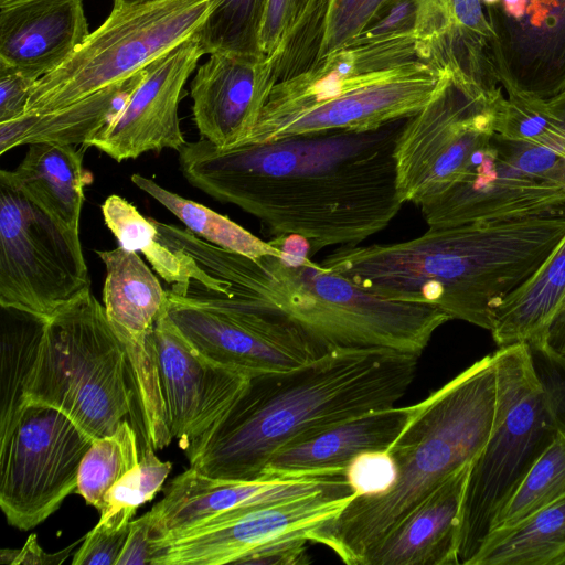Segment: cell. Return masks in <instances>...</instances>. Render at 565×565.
Segmentation results:
<instances>
[{"mask_svg":"<svg viewBox=\"0 0 565 565\" xmlns=\"http://www.w3.org/2000/svg\"><path fill=\"white\" fill-rule=\"evenodd\" d=\"M405 119L370 131L327 130L222 149L206 139L179 151L185 179L258 218L274 236L306 239L312 254L353 246L403 206L394 150Z\"/></svg>","mask_w":565,"mask_h":565,"instance_id":"cell-1","label":"cell"},{"mask_svg":"<svg viewBox=\"0 0 565 565\" xmlns=\"http://www.w3.org/2000/svg\"><path fill=\"white\" fill-rule=\"evenodd\" d=\"M417 355L335 350L297 369L263 373L185 451L210 478L258 480L270 458L343 422L393 407L412 384Z\"/></svg>","mask_w":565,"mask_h":565,"instance_id":"cell-2","label":"cell"},{"mask_svg":"<svg viewBox=\"0 0 565 565\" xmlns=\"http://www.w3.org/2000/svg\"><path fill=\"white\" fill-rule=\"evenodd\" d=\"M565 237V210L522 220L428 228L413 239L353 246L348 278L382 298L430 305L490 331L495 308Z\"/></svg>","mask_w":565,"mask_h":565,"instance_id":"cell-3","label":"cell"},{"mask_svg":"<svg viewBox=\"0 0 565 565\" xmlns=\"http://www.w3.org/2000/svg\"><path fill=\"white\" fill-rule=\"evenodd\" d=\"M177 246L203 285L285 317L326 352L392 350L419 356L434 332L451 320L430 305L373 295L307 254L250 258L191 232L181 234Z\"/></svg>","mask_w":565,"mask_h":565,"instance_id":"cell-4","label":"cell"},{"mask_svg":"<svg viewBox=\"0 0 565 565\" xmlns=\"http://www.w3.org/2000/svg\"><path fill=\"white\" fill-rule=\"evenodd\" d=\"M495 399L491 354L412 405L405 427L387 448L398 469L395 486L381 495L355 497L313 530L309 542L323 544L348 565H366L406 515L480 452L492 428Z\"/></svg>","mask_w":565,"mask_h":565,"instance_id":"cell-5","label":"cell"},{"mask_svg":"<svg viewBox=\"0 0 565 565\" xmlns=\"http://www.w3.org/2000/svg\"><path fill=\"white\" fill-rule=\"evenodd\" d=\"M446 72L426 61L414 33L354 39L306 73L273 86L244 143L334 129H379L415 115Z\"/></svg>","mask_w":565,"mask_h":565,"instance_id":"cell-6","label":"cell"},{"mask_svg":"<svg viewBox=\"0 0 565 565\" xmlns=\"http://www.w3.org/2000/svg\"><path fill=\"white\" fill-rule=\"evenodd\" d=\"M492 358L495 411L490 435L470 463L462 494L459 565L470 564L530 468L564 429L530 345L500 347Z\"/></svg>","mask_w":565,"mask_h":565,"instance_id":"cell-7","label":"cell"},{"mask_svg":"<svg viewBox=\"0 0 565 565\" xmlns=\"http://www.w3.org/2000/svg\"><path fill=\"white\" fill-rule=\"evenodd\" d=\"M28 396L62 411L93 439L131 413L135 422L127 356L90 288L46 319Z\"/></svg>","mask_w":565,"mask_h":565,"instance_id":"cell-8","label":"cell"},{"mask_svg":"<svg viewBox=\"0 0 565 565\" xmlns=\"http://www.w3.org/2000/svg\"><path fill=\"white\" fill-rule=\"evenodd\" d=\"M216 0H161L114 8L108 18L32 90L26 114L71 105L122 82L194 34Z\"/></svg>","mask_w":565,"mask_h":565,"instance_id":"cell-9","label":"cell"},{"mask_svg":"<svg viewBox=\"0 0 565 565\" xmlns=\"http://www.w3.org/2000/svg\"><path fill=\"white\" fill-rule=\"evenodd\" d=\"M504 96L446 72L415 115L405 119L394 159L403 203L420 205L458 182L494 135Z\"/></svg>","mask_w":565,"mask_h":565,"instance_id":"cell-10","label":"cell"},{"mask_svg":"<svg viewBox=\"0 0 565 565\" xmlns=\"http://www.w3.org/2000/svg\"><path fill=\"white\" fill-rule=\"evenodd\" d=\"M90 287L79 232L0 179V305L49 319Z\"/></svg>","mask_w":565,"mask_h":565,"instance_id":"cell-11","label":"cell"},{"mask_svg":"<svg viewBox=\"0 0 565 565\" xmlns=\"http://www.w3.org/2000/svg\"><path fill=\"white\" fill-rule=\"evenodd\" d=\"M167 312L204 355L249 376L294 370L328 353L285 317L210 290L168 294Z\"/></svg>","mask_w":565,"mask_h":565,"instance_id":"cell-12","label":"cell"},{"mask_svg":"<svg viewBox=\"0 0 565 565\" xmlns=\"http://www.w3.org/2000/svg\"><path fill=\"white\" fill-rule=\"evenodd\" d=\"M93 438L62 411L30 403L0 444V507L7 522L28 531L75 492Z\"/></svg>","mask_w":565,"mask_h":565,"instance_id":"cell-13","label":"cell"},{"mask_svg":"<svg viewBox=\"0 0 565 565\" xmlns=\"http://www.w3.org/2000/svg\"><path fill=\"white\" fill-rule=\"evenodd\" d=\"M516 142L494 132L463 177L418 205L428 228L545 216L565 210V183L535 173Z\"/></svg>","mask_w":565,"mask_h":565,"instance_id":"cell-14","label":"cell"},{"mask_svg":"<svg viewBox=\"0 0 565 565\" xmlns=\"http://www.w3.org/2000/svg\"><path fill=\"white\" fill-rule=\"evenodd\" d=\"M106 267L103 303L129 366L136 424L153 449L170 436L157 366L153 329L168 303L166 291L137 252L118 246L97 252Z\"/></svg>","mask_w":565,"mask_h":565,"instance_id":"cell-15","label":"cell"},{"mask_svg":"<svg viewBox=\"0 0 565 565\" xmlns=\"http://www.w3.org/2000/svg\"><path fill=\"white\" fill-rule=\"evenodd\" d=\"M356 494L324 491L227 512L152 540L151 565H223L287 536H305L334 519Z\"/></svg>","mask_w":565,"mask_h":565,"instance_id":"cell-16","label":"cell"},{"mask_svg":"<svg viewBox=\"0 0 565 565\" xmlns=\"http://www.w3.org/2000/svg\"><path fill=\"white\" fill-rule=\"evenodd\" d=\"M491 60L508 96L545 98L565 87V0L483 6Z\"/></svg>","mask_w":565,"mask_h":565,"instance_id":"cell-17","label":"cell"},{"mask_svg":"<svg viewBox=\"0 0 565 565\" xmlns=\"http://www.w3.org/2000/svg\"><path fill=\"white\" fill-rule=\"evenodd\" d=\"M153 340L168 429L186 450L230 408L250 376L204 355L173 323L167 307L156 321Z\"/></svg>","mask_w":565,"mask_h":565,"instance_id":"cell-18","label":"cell"},{"mask_svg":"<svg viewBox=\"0 0 565 565\" xmlns=\"http://www.w3.org/2000/svg\"><path fill=\"white\" fill-rule=\"evenodd\" d=\"M204 55L192 34L142 70V75L116 117L86 147L116 161L135 159L148 151L186 143L180 128L182 89Z\"/></svg>","mask_w":565,"mask_h":565,"instance_id":"cell-19","label":"cell"},{"mask_svg":"<svg viewBox=\"0 0 565 565\" xmlns=\"http://www.w3.org/2000/svg\"><path fill=\"white\" fill-rule=\"evenodd\" d=\"M351 490L344 475L244 481L210 478L189 468L168 482L163 498L150 510L152 540L227 512L324 491Z\"/></svg>","mask_w":565,"mask_h":565,"instance_id":"cell-20","label":"cell"},{"mask_svg":"<svg viewBox=\"0 0 565 565\" xmlns=\"http://www.w3.org/2000/svg\"><path fill=\"white\" fill-rule=\"evenodd\" d=\"M271 89L263 55L215 52L191 84L192 111L202 137L222 149L244 143Z\"/></svg>","mask_w":565,"mask_h":565,"instance_id":"cell-21","label":"cell"},{"mask_svg":"<svg viewBox=\"0 0 565 565\" xmlns=\"http://www.w3.org/2000/svg\"><path fill=\"white\" fill-rule=\"evenodd\" d=\"M89 33L82 0H29L0 8V64L39 81Z\"/></svg>","mask_w":565,"mask_h":565,"instance_id":"cell-22","label":"cell"},{"mask_svg":"<svg viewBox=\"0 0 565 565\" xmlns=\"http://www.w3.org/2000/svg\"><path fill=\"white\" fill-rule=\"evenodd\" d=\"M414 34L436 68L486 89H500L481 0H417Z\"/></svg>","mask_w":565,"mask_h":565,"instance_id":"cell-23","label":"cell"},{"mask_svg":"<svg viewBox=\"0 0 565 565\" xmlns=\"http://www.w3.org/2000/svg\"><path fill=\"white\" fill-rule=\"evenodd\" d=\"M411 406L374 411L343 422L275 454L258 480H289L344 475L359 454L385 450L405 427Z\"/></svg>","mask_w":565,"mask_h":565,"instance_id":"cell-24","label":"cell"},{"mask_svg":"<svg viewBox=\"0 0 565 565\" xmlns=\"http://www.w3.org/2000/svg\"><path fill=\"white\" fill-rule=\"evenodd\" d=\"M470 463L452 472L406 515L366 565H459L460 505Z\"/></svg>","mask_w":565,"mask_h":565,"instance_id":"cell-25","label":"cell"},{"mask_svg":"<svg viewBox=\"0 0 565 565\" xmlns=\"http://www.w3.org/2000/svg\"><path fill=\"white\" fill-rule=\"evenodd\" d=\"M0 179L23 193L60 224L79 232L84 188L92 175L83 168V152L73 145H29L21 163L1 170Z\"/></svg>","mask_w":565,"mask_h":565,"instance_id":"cell-26","label":"cell"},{"mask_svg":"<svg viewBox=\"0 0 565 565\" xmlns=\"http://www.w3.org/2000/svg\"><path fill=\"white\" fill-rule=\"evenodd\" d=\"M142 71L65 107L0 124V154L39 142L86 145L120 111Z\"/></svg>","mask_w":565,"mask_h":565,"instance_id":"cell-27","label":"cell"},{"mask_svg":"<svg viewBox=\"0 0 565 565\" xmlns=\"http://www.w3.org/2000/svg\"><path fill=\"white\" fill-rule=\"evenodd\" d=\"M565 307V237L548 258L493 311L490 332L499 347L526 343L546 352L548 329Z\"/></svg>","mask_w":565,"mask_h":565,"instance_id":"cell-28","label":"cell"},{"mask_svg":"<svg viewBox=\"0 0 565 565\" xmlns=\"http://www.w3.org/2000/svg\"><path fill=\"white\" fill-rule=\"evenodd\" d=\"M469 565H565V495L489 533Z\"/></svg>","mask_w":565,"mask_h":565,"instance_id":"cell-29","label":"cell"},{"mask_svg":"<svg viewBox=\"0 0 565 565\" xmlns=\"http://www.w3.org/2000/svg\"><path fill=\"white\" fill-rule=\"evenodd\" d=\"M0 353V444L29 405V385L44 331V319L2 308Z\"/></svg>","mask_w":565,"mask_h":565,"instance_id":"cell-30","label":"cell"},{"mask_svg":"<svg viewBox=\"0 0 565 565\" xmlns=\"http://www.w3.org/2000/svg\"><path fill=\"white\" fill-rule=\"evenodd\" d=\"M131 181L173 213L191 233L210 244L250 258L282 254L270 242L258 238L228 217L170 192L151 179L132 174Z\"/></svg>","mask_w":565,"mask_h":565,"instance_id":"cell-31","label":"cell"},{"mask_svg":"<svg viewBox=\"0 0 565 565\" xmlns=\"http://www.w3.org/2000/svg\"><path fill=\"white\" fill-rule=\"evenodd\" d=\"M102 213L119 246L143 254L164 281L173 285L185 279L182 255L163 243L154 220L145 217L135 205L116 194L105 200Z\"/></svg>","mask_w":565,"mask_h":565,"instance_id":"cell-32","label":"cell"},{"mask_svg":"<svg viewBox=\"0 0 565 565\" xmlns=\"http://www.w3.org/2000/svg\"><path fill=\"white\" fill-rule=\"evenodd\" d=\"M495 131L543 146L565 160V87L545 98L504 97Z\"/></svg>","mask_w":565,"mask_h":565,"instance_id":"cell-33","label":"cell"},{"mask_svg":"<svg viewBox=\"0 0 565 565\" xmlns=\"http://www.w3.org/2000/svg\"><path fill=\"white\" fill-rule=\"evenodd\" d=\"M139 460L136 430L124 419L113 434L93 440L81 463L75 492L100 511L107 492Z\"/></svg>","mask_w":565,"mask_h":565,"instance_id":"cell-34","label":"cell"},{"mask_svg":"<svg viewBox=\"0 0 565 565\" xmlns=\"http://www.w3.org/2000/svg\"><path fill=\"white\" fill-rule=\"evenodd\" d=\"M565 495V430L535 460L492 529L512 526Z\"/></svg>","mask_w":565,"mask_h":565,"instance_id":"cell-35","label":"cell"},{"mask_svg":"<svg viewBox=\"0 0 565 565\" xmlns=\"http://www.w3.org/2000/svg\"><path fill=\"white\" fill-rule=\"evenodd\" d=\"M267 0H216L194 33L203 54L262 55L259 34Z\"/></svg>","mask_w":565,"mask_h":565,"instance_id":"cell-36","label":"cell"},{"mask_svg":"<svg viewBox=\"0 0 565 565\" xmlns=\"http://www.w3.org/2000/svg\"><path fill=\"white\" fill-rule=\"evenodd\" d=\"M331 0H312L266 58L273 86L309 71L321 57Z\"/></svg>","mask_w":565,"mask_h":565,"instance_id":"cell-37","label":"cell"},{"mask_svg":"<svg viewBox=\"0 0 565 565\" xmlns=\"http://www.w3.org/2000/svg\"><path fill=\"white\" fill-rule=\"evenodd\" d=\"M171 468V462L160 460L154 449L145 445L139 463L107 492L98 523L127 526L136 510L162 489Z\"/></svg>","mask_w":565,"mask_h":565,"instance_id":"cell-38","label":"cell"},{"mask_svg":"<svg viewBox=\"0 0 565 565\" xmlns=\"http://www.w3.org/2000/svg\"><path fill=\"white\" fill-rule=\"evenodd\" d=\"M388 1L331 0L321 57L358 38Z\"/></svg>","mask_w":565,"mask_h":565,"instance_id":"cell-39","label":"cell"},{"mask_svg":"<svg viewBox=\"0 0 565 565\" xmlns=\"http://www.w3.org/2000/svg\"><path fill=\"white\" fill-rule=\"evenodd\" d=\"M344 477L356 497H375L388 492L397 482L395 459L385 450H370L355 456Z\"/></svg>","mask_w":565,"mask_h":565,"instance_id":"cell-40","label":"cell"},{"mask_svg":"<svg viewBox=\"0 0 565 565\" xmlns=\"http://www.w3.org/2000/svg\"><path fill=\"white\" fill-rule=\"evenodd\" d=\"M129 531L127 526L117 529L97 524L83 537L75 552L73 565H116Z\"/></svg>","mask_w":565,"mask_h":565,"instance_id":"cell-41","label":"cell"},{"mask_svg":"<svg viewBox=\"0 0 565 565\" xmlns=\"http://www.w3.org/2000/svg\"><path fill=\"white\" fill-rule=\"evenodd\" d=\"M312 0H267L259 34V49L268 57L284 34Z\"/></svg>","mask_w":565,"mask_h":565,"instance_id":"cell-42","label":"cell"},{"mask_svg":"<svg viewBox=\"0 0 565 565\" xmlns=\"http://www.w3.org/2000/svg\"><path fill=\"white\" fill-rule=\"evenodd\" d=\"M416 20L417 0H391L355 39L377 40L411 34L414 33Z\"/></svg>","mask_w":565,"mask_h":565,"instance_id":"cell-43","label":"cell"},{"mask_svg":"<svg viewBox=\"0 0 565 565\" xmlns=\"http://www.w3.org/2000/svg\"><path fill=\"white\" fill-rule=\"evenodd\" d=\"M38 81L0 64V124L26 114L32 90Z\"/></svg>","mask_w":565,"mask_h":565,"instance_id":"cell-44","label":"cell"},{"mask_svg":"<svg viewBox=\"0 0 565 565\" xmlns=\"http://www.w3.org/2000/svg\"><path fill=\"white\" fill-rule=\"evenodd\" d=\"M305 536H287L269 542L244 556L238 564L305 565L311 563Z\"/></svg>","mask_w":565,"mask_h":565,"instance_id":"cell-45","label":"cell"},{"mask_svg":"<svg viewBox=\"0 0 565 565\" xmlns=\"http://www.w3.org/2000/svg\"><path fill=\"white\" fill-rule=\"evenodd\" d=\"M152 515L148 511L131 520L126 543L116 565H143L152 559Z\"/></svg>","mask_w":565,"mask_h":565,"instance_id":"cell-46","label":"cell"},{"mask_svg":"<svg viewBox=\"0 0 565 565\" xmlns=\"http://www.w3.org/2000/svg\"><path fill=\"white\" fill-rule=\"evenodd\" d=\"M79 543L74 542L66 548L50 554L44 552L38 543L36 535L31 534L25 544L19 550L4 548L1 551V563L7 564H62L67 559L73 548Z\"/></svg>","mask_w":565,"mask_h":565,"instance_id":"cell-47","label":"cell"},{"mask_svg":"<svg viewBox=\"0 0 565 565\" xmlns=\"http://www.w3.org/2000/svg\"><path fill=\"white\" fill-rule=\"evenodd\" d=\"M161 0H114V8H121V7H131V6H138V4H145L150 2H156Z\"/></svg>","mask_w":565,"mask_h":565,"instance_id":"cell-48","label":"cell"},{"mask_svg":"<svg viewBox=\"0 0 565 565\" xmlns=\"http://www.w3.org/2000/svg\"><path fill=\"white\" fill-rule=\"evenodd\" d=\"M29 0H0V8L9 7L15 3L24 2Z\"/></svg>","mask_w":565,"mask_h":565,"instance_id":"cell-49","label":"cell"},{"mask_svg":"<svg viewBox=\"0 0 565 565\" xmlns=\"http://www.w3.org/2000/svg\"><path fill=\"white\" fill-rule=\"evenodd\" d=\"M500 0H481L483 6H492L498 3Z\"/></svg>","mask_w":565,"mask_h":565,"instance_id":"cell-50","label":"cell"}]
</instances>
